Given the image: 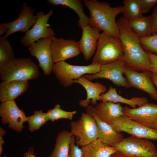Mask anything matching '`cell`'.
<instances>
[{
  "label": "cell",
  "instance_id": "277c9868",
  "mask_svg": "<svg viewBox=\"0 0 157 157\" xmlns=\"http://www.w3.org/2000/svg\"><path fill=\"white\" fill-rule=\"evenodd\" d=\"M124 50L119 39L103 32L100 33L92 63L102 65L123 58Z\"/></svg>",
  "mask_w": 157,
  "mask_h": 157
},
{
  "label": "cell",
  "instance_id": "83f0119b",
  "mask_svg": "<svg viewBox=\"0 0 157 157\" xmlns=\"http://www.w3.org/2000/svg\"><path fill=\"white\" fill-rule=\"evenodd\" d=\"M7 37L0 38V68L15 59L13 49Z\"/></svg>",
  "mask_w": 157,
  "mask_h": 157
},
{
  "label": "cell",
  "instance_id": "e575fe53",
  "mask_svg": "<svg viewBox=\"0 0 157 157\" xmlns=\"http://www.w3.org/2000/svg\"><path fill=\"white\" fill-rule=\"evenodd\" d=\"M145 51L148 54L150 63L153 67L152 72L157 75V55L149 51Z\"/></svg>",
  "mask_w": 157,
  "mask_h": 157
},
{
  "label": "cell",
  "instance_id": "ffe728a7",
  "mask_svg": "<svg viewBox=\"0 0 157 157\" xmlns=\"http://www.w3.org/2000/svg\"><path fill=\"white\" fill-rule=\"evenodd\" d=\"M29 86L28 81H2L0 84V101L3 103L15 100L26 91Z\"/></svg>",
  "mask_w": 157,
  "mask_h": 157
},
{
  "label": "cell",
  "instance_id": "7c38bea8",
  "mask_svg": "<svg viewBox=\"0 0 157 157\" xmlns=\"http://www.w3.org/2000/svg\"><path fill=\"white\" fill-rule=\"evenodd\" d=\"M124 116L147 127L155 129L157 126V104L146 103L135 108L123 107Z\"/></svg>",
  "mask_w": 157,
  "mask_h": 157
},
{
  "label": "cell",
  "instance_id": "603a6c76",
  "mask_svg": "<svg viewBox=\"0 0 157 157\" xmlns=\"http://www.w3.org/2000/svg\"><path fill=\"white\" fill-rule=\"evenodd\" d=\"M100 100L102 102L110 101L114 103H122L128 105L132 108H135L136 106H141L148 103L146 98L133 97L130 99L125 98L118 94L116 89L110 85L108 91L100 96Z\"/></svg>",
  "mask_w": 157,
  "mask_h": 157
},
{
  "label": "cell",
  "instance_id": "1f68e13d",
  "mask_svg": "<svg viewBox=\"0 0 157 157\" xmlns=\"http://www.w3.org/2000/svg\"><path fill=\"white\" fill-rule=\"evenodd\" d=\"M68 157H82V152L78 146L76 145L75 137L73 135L70 144V150Z\"/></svg>",
  "mask_w": 157,
  "mask_h": 157
},
{
  "label": "cell",
  "instance_id": "ba28073f",
  "mask_svg": "<svg viewBox=\"0 0 157 157\" xmlns=\"http://www.w3.org/2000/svg\"><path fill=\"white\" fill-rule=\"evenodd\" d=\"M35 11L27 3H23L18 18L10 22L0 24V35L4 33V36L7 38L17 32L26 33L33 27L37 20L38 17L36 15H34Z\"/></svg>",
  "mask_w": 157,
  "mask_h": 157
},
{
  "label": "cell",
  "instance_id": "836d02e7",
  "mask_svg": "<svg viewBox=\"0 0 157 157\" xmlns=\"http://www.w3.org/2000/svg\"><path fill=\"white\" fill-rule=\"evenodd\" d=\"M151 16V33L152 34H156L157 33V5L155 7Z\"/></svg>",
  "mask_w": 157,
  "mask_h": 157
},
{
  "label": "cell",
  "instance_id": "8fae6325",
  "mask_svg": "<svg viewBox=\"0 0 157 157\" xmlns=\"http://www.w3.org/2000/svg\"><path fill=\"white\" fill-rule=\"evenodd\" d=\"M126 63L123 58L113 62L101 65L97 73L82 76L90 81L105 78L110 81L115 85L129 88L126 78L123 74L126 69Z\"/></svg>",
  "mask_w": 157,
  "mask_h": 157
},
{
  "label": "cell",
  "instance_id": "d590c367",
  "mask_svg": "<svg viewBox=\"0 0 157 157\" xmlns=\"http://www.w3.org/2000/svg\"><path fill=\"white\" fill-rule=\"evenodd\" d=\"M6 133V131L2 128H0V155L2 152L3 149V145L4 143V141L3 137Z\"/></svg>",
  "mask_w": 157,
  "mask_h": 157
},
{
  "label": "cell",
  "instance_id": "cb8c5ba5",
  "mask_svg": "<svg viewBox=\"0 0 157 157\" xmlns=\"http://www.w3.org/2000/svg\"><path fill=\"white\" fill-rule=\"evenodd\" d=\"M50 4L54 6L61 5L67 7L73 10L79 18L78 25L82 28L89 24V17L85 14L83 4L80 0H47Z\"/></svg>",
  "mask_w": 157,
  "mask_h": 157
},
{
  "label": "cell",
  "instance_id": "9a60e30c",
  "mask_svg": "<svg viewBox=\"0 0 157 157\" xmlns=\"http://www.w3.org/2000/svg\"><path fill=\"white\" fill-rule=\"evenodd\" d=\"M51 49L54 63L76 56L81 53L78 42L73 39L57 38L55 36L52 39Z\"/></svg>",
  "mask_w": 157,
  "mask_h": 157
},
{
  "label": "cell",
  "instance_id": "f1b7e54d",
  "mask_svg": "<svg viewBox=\"0 0 157 157\" xmlns=\"http://www.w3.org/2000/svg\"><path fill=\"white\" fill-rule=\"evenodd\" d=\"M48 121L49 119L46 113L43 112L42 110L35 111L33 114L27 117L28 129L31 132L36 131Z\"/></svg>",
  "mask_w": 157,
  "mask_h": 157
},
{
  "label": "cell",
  "instance_id": "52a82bcc",
  "mask_svg": "<svg viewBox=\"0 0 157 157\" xmlns=\"http://www.w3.org/2000/svg\"><path fill=\"white\" fill-rule=\"evenodd\" d=\"M70 132L76 137V145L81 147L97 139L98 129L96 122L90 114L82 113L79 119L70 123Z\"/></svg>",
  "mask_w": 157,
  "mask_h": 157
},
{
  "label": "cell",
  "instance_id": "2e32d148",
  "mask_svg": "<svg viewBox=\"0 0 157 157\" xmlns=\"http://www.w3.org/2000/svg\"><path fill=\"white\" fill-rule=\"evenodd\" d=\"M150 71L139 72L126 68L124 72L129 88L133 87L147 93L153 99L157 101V90L151 78Z\"/></svg>",
  "mask_w": 157,
  "mask_h": 157
},
{
  "label": "cell",
  "instance_id": "4316f807",
  "mask_svg": "<svg viewBox=\"0 0 157 157\" xmlns=\"http://www.w3.org/2000/svg\"><path fill=\"white\" fill-rule=\"evenodd\" d=\"M123 4V17L128 21L135 19L143 16L139 0H124Z\"/></svg>",
  "mask_w": 157,
  "mask_h": 157
},
{
  "label": "cell",
  "instance_id": "3957f363",
  "mask_svg": "<svg viewBox=\"0 0 157 157\" xmlns=\"http://www.w3.org/2000/svg\"><path fill=\"white\" fill-rule=\"evenodd\" d=\"M38 67L30 58H15L0 68V79L2 81L35 79L40 74Z\"/></svg>",
  "mask_w": 157,
  "mask_h": 157
},
{
  "label": "cell",
  "instance_id": "5b68a950",
  "mask_svg": "<svg viewBox=\"0 0 157 157\" xmlns=\"http://www.w3.org/2000/svg\"><path fill=\"white\" fill-rule=\"evenodd\" d=\"M101 66L92 63L85 66L73 65L63 61L55 63L52 72L55 74L60 84L67 87L72 85L73 81L85 74L97 73L100 71Z\"/></svg>",
  "mask_w": 157,
  "mask_h": 157
},
{
  "label": "cell",
  "instance_id": "7a4b0ae2",
  "mask_svg": "<svg viewBox=\"0 0 157 157\" xmlns=\"http://www.w3.org/2000/svg\"><path fill=\"white\" fill-rule=\"evenodd\" d=\"M83 2L90 12L89 24L119 39L115 18L122 13L123 6L112 7L107 2L97 0H84Z\"/></svg>",
  "mask_w": 157,
  "mask_h": 157
},
{
  "label": "cell",
  "instance_id": "f35d334b",
  "mask_svg": "<svg viewBox=\"0 0 157 157\" xmlns=\"http://www.w3.org/2000/svg\"><path fill=\"white\" fill-rule=\"evenodd\" d=\"M110 157H126L119 151H117L113 154Z\"/></svg>",
  "mask_w": 157,
  "mask_h": 157
},
{
  "label": "cell",
  "instance_id": "8d00e7d4",
  "mask_svg": "<svg viewBox=\"0 0 157 157\" xmlns=\"http://www.w3.org/2000/svg\"><path fill=\"white\" fill-rule=\"evenodd\" d=\"M34 149L33 147H30L28 151L25 153L23 157H35L34 155Z\"/></svg>",
  "mask_w": 157,
  "mask_h": 157
},
{
  "label": "cell",
  "instance_id": "d6a6232c",
  "mask_svg": "<svg viewBox=\"0 0 157 157\" xmlns=\"http://www.w3.org/2000/svg\"><path fill=\"white\" fill-rule=\"evenodd\" d=\"M139 1L143 14L148 12L157 3V0H139Z\"/></svg>",
  "mask_w": 157,
  "mask_h": 157
},
{
  "label": "cell",
  "instance_id": "44dd1931",
  "mask_svg": "<svg viewBox=\"0 0 157 157\" xmlns=\"http://www.w3.org/2000/svg\"><path fill=\"white\" fill-rule=\"evenodd\" d=\"M93 109L99 119L109 124L113 119L124 116L123 107L120 103L101 101L97 104L95 107L93 106Z\"/></svg>",
  "mask_w": 157,
  "mask_h": 157
},
{
  "label": "cell",
  "instance_id": "e0dca14e",
  "mask_svg": "<svg viewBox=\"0 0 157 157\" xmlns=\"http://www.w3.org/2000/svg\"><path fill=\"white\" fill-rule=\"evenodd\" d=\"M81 28L82 36L78 43L81 52L88 60L95 53L101 31L89 24Z\"/></svg>",
  "mask_w": 157,
  "mask_h": 157
},
{
  "label": "cell",
  "instance_id": "74e56055",
  "mask_svg": "<svg viewBox=\"0 0 157 157\" xmlns=\"http://www.w3.org/2000/svg\"><path fill=\"white\" fill-rule=\"evenodd\" d=\"M150 74L151 79L154 85L157 88V75L153 72L150 71Z\"/></svg>",
  "mask_w": 157,
  "mask_h": 157
},
{
  "label": "cell",
  "instance_id": "f546056e",
  "mask_svg": "<svg viewBox=\"0 0 157 157\" xmlns=\"http://www.w3.org/2000/svg\"><path fill=\"white\" fill-rule=\"evenodd\" d=\"M49 120L53 122L61 119H65L72 120L74 115L76 113V111H66L61 109L60 104H57L54 107L48 110L46 113Z\"/></svg>",
  "mask_w": 157,
  "mask_h": 157
},
{
  "label": "cell",
  "instance_id": "4fadbf2b",
  "mask_svg": "<svg viewBox=\"0 0 157 157\" xmlns=\"http://www.w3.org/2000/svg\"><path fill=\"white\" fill-rule=\"evenodd\" d=\"M0 116L2 124H8L9 128L17 132L23 130L24 123L27 122V117L23 110L19 108L15 100L1 103Z\"/></svg>",
  "mask_w": 157,
  "mask_h": 157
},
{
  "label": "cell",
  "instance_id": "6da1fadb",
  "mask_svg": "<svg viewBox=\"0 0 157 157\" xmlns=\"http://www.w3.org/2000/svg\"><path fill=\"white\" fill-rule=\"evenodd\" d=\"M116 22L126 68L138 72H152V66L147 53L142 47L140 37L131 30L128 21L124 17H121Z\"/></svg>",
  "mask_w": 157,
  "mask_h": 157
},
{
  "label": "cell",
  "instance_id": "7402d4cb",
  "mask_svg": "<svg viewBox=\"0 0 157 157\" xmlns=\"http://www.w3.org/2000/svg\"><path fill=\"white\" fill-rule=\"evenodd\" d=\"M80 149L82 157H110L117 151L113 147L105 144L98 139Z\"/></svg>",
  "mask_w": 157,
  "mask_h": 157
},
{
  "label": "cell",
  "instance_id": "30bf717a",
  "mask_svg": "<svg viewBox=\"0 0 157 157\" xmlns=\"http://www.w3.org/2000/svg\"><path fill=\"white\" fill-rule=\"evenodd\" d=\"M53 14L52 10L46 14L42 11L38 12L36 14L38 17L36 22L31 28L28 30L21 38V43L29 47L40 39L54 36V31L48 24L49 19Z\"/></svg>",
  "mask_w": 157,
  "mask_h": 157
},
{
  "label": "cell",
  "instance_id": "ac0fdd59",
  "mask_svg": "<svg viewBox=\"0 0 157 157\" xmlns=\"http://www.w3.org/2000/svg\"><path fill=\"white\" fill-rule=\"evenodd\" d=\"M93 108V106L88 105L86 108V113L90 114L96 122L98 129L97 139L111 146L119 142L123 138L122 134L116 132L110 125L99 119L95 114Z\"/></svg>",
  "mask_w": 157,
  "mask_h": 157
},
{
  "label": "cell",
  "instance_id": "484cf974",
  "mask_svg": "<svg viewBox=\"0 0 157 157\" xmlns=\"http://www.w3.org/2000/svg\"><path fill=\"white\" fill-rule=\"evenodd\" d=\"M128 22L131 30L140 37H146L151 35V15L142 16Z\"/></svg>",
  "mask_w": 157,
  "mask_h": 157
},
{
  "label": "cell",
  "instance_id": "5bb4252c",
  "mask_svg": "<svg viewBox=\"0 0 157 157\" xmlns=\"http://www.w3.org/2000/svg\"><path fill=\"white\" fill-rule=\"evenodd\" d=\"M53 37L40 39L28 47L30 54L37 59L39 66L42 69L44 74L46 75L51 74L55 64L53 61L51 49Z\"/></svg>",
  "mask_w": 157,
  "mask_h": 157
},
{
  "label": "cell",
  "instance_id": "9c48e42d",
  "mask_svg": "<svg viewBox=\"0 0 157 157\" xmlns=\"http://www.w3.org/2000/svg\"><path fill=\"white\" fill-rule=\"evenodd\" d=\"M110 125L118 133L124 132L138 138L157 140L156 129L146 127L124 116L113 119Z\"/></svg>",
  "mask_w": 157,
  "mask_h": 157
},
{
  "label": "cell",
  "instance_id": "ab89813d",
  "mask_svg": "<svg viewBox=\"0 0 157 157\" xmlns=\"http://www.w3.org/2000/svg\"><path fill=\"white\" fill-rule=\"evenodd\" d=\"M155 129H156L157 130V126H156Z\"/></svg>",
  "mask_w": 157,
  "mask_h": 157
},
{
  "label": "cell",
  "instance_id": "4dcf8cb0",
  "mask_svg": "<svg viewBox=\"0 0 157 157\" xmlns=\"http://www.w3.org/2000/svg\"><path fill=\"white\" fill-rule=\"evenodd\" d=\"M140 43L145 51L157 54V34H154L148 36L140 37Z\"/></svg>",
  "mask_w": 157,
  "mask_h": 157
},
{
  "label": "cell",
  "instance_id": "d4e9b609",
  "mask_svg": "<svg viewBox=\"0 0 157 157\" xmlns=\"http://www.w3.org/2000/svg\"><path fill=\"white\" fill-rule=\"evenodd\" d=\"M72 136L70 132L66 130L60 132L56 137L54 148L49 157H68Z\"/></svg>",
  "mask_w": 157,
  "mask_h": 157
},
{
  "label": "cell",
  "instance_id": "8992f818",
  "mask_svg": "<svg viewBox=\"0 0 157 157\" xmlns=\"http://www.w3.org/2000/svg\"><path fill=\"white\" fill-rule=\"evenodd\" d=\"M112 146L126 157H157L155 145L147 139L131 135Z\"/></svg>",
  "mask_w": 157,
  "mask_h": 157
},
{
  "label": "cell",
  "instance_id": "d6986e66",
  "mask_svg": "<svg viewBox=\"0 0 157 157\" xmlns=\"http://www.w3.org/2000/svg\"><path fill=\"white\" fill-rule=\"evenodd\" d=\"M73 83L81 85L86 91V98L81 100L79 102L80 105L83 107L86 108L90 101L92 105H96L97 101L100 100V95L106 93L107 90L106 87L101 83L98 82H92L83 76L74 80Z\"/></svg>",
  "mask_w": 157,
  "mask_h": 157
}]
</instances>
